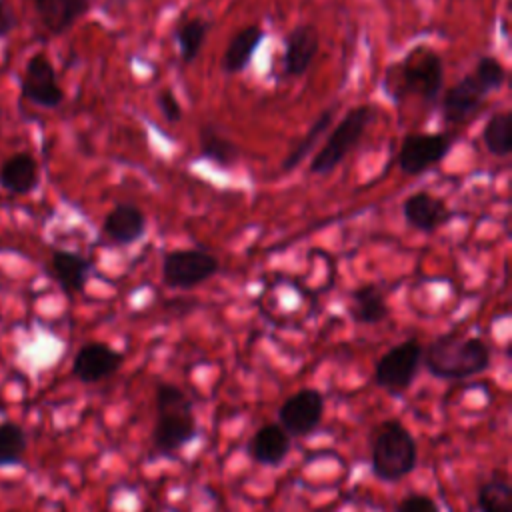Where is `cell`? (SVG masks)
Segmentation results:
<instances>
[{
    "instance_id": "22",
    "label": "cell",
    "mask_w": 512,
    "mask_h": 512,
    "mask_svg": "<svg viewBox=\"0 0 512 512\" xmlns=\"http://www.w3.org/2000/svg\"><path fill=\"white\" fill-rule=\"evenodd\" d=\"M198 142H200V154L222 168L234 166L240 158L238 146L208 122L200 126Z\"/></svg>"
},
{
    "instance_id": "12",
    "label": "cell",
    "mask_w": 512,
    "mask_h": 512,
    "mask_svg": "<svg viewBox=\"0 0 512 512\" xmlns=\"http://www.w3.org/2000/svg\"><path fill=\"white\" fill-rule=\"evenodd\" d=\"M122 362L124 354L106 342H88L76 352L72 360V374L84 384H94L112 376Z\"/></svg>"
},
{
    "instance_id": "15",
    "label": "cell",
    "mask_w": 512,
    "mask_h": 512,
    "mask_svg": "<svg viewBox=\"0 0 512 512\" xmlns=\"http://www.w3.org/2000/svg\"><path fill=\"white\" fill-rule=\"evenodd\" d=\"M102 230L118 246L134 244L146 234V214L132 202H120L106 214Z\"/></svg>"
},
{
    "instance_id": "7",
    "label": "cell",
    "mask_w": 512,
    "mask_h": 512,
    "mask_svg": "<svg viewBox=\"0 0 512 512\" xmlns=\"http://www.w3.org/2000/svg\"><path fill=\"white\" fill-rule=\"evenodd\" d=\"M422 362V344L416 338H408L392 346L376 364L374 380L386 392L400 396L412 384Z\"/></svg>"
},
{
    "instance_id": "11",
    "label": "cell",
    "mask_w": 512,
    "mask_h": 512,
    "mask_svg": "<svg viewBox=\"0 0 512 512\" xmlns=\"http://www.w3.org/2000/svg\"><path fill=\"white\" fill-rule=\"evenodd\" d=\"M22 94L42 108H56L62 102L64 92L56 80V70L44 54H34L28 60L22 76Z\"/></svg>"
},
{
    "instance_id": "8",
    "label": "cell",
    "mask_w": 512,
    "mask_h": 512,
    "mask_svg": "<svg viewBox=\"0 0 512 512\" xmlns=\"http://www.w3.org/2000/svg\"><path fill=\"white\" fill-rule=\"evenodd\" d=\"M454 136L446 132H416L404 136L398 152V166L404 174L416 176L440 164L452 150Z\"/></svg>"
},
{
    "instance_id": "6",
    "label": "cell",
    "mask_w": 512,
    "mask_h": 512,
    "mask_svg": "<svg viewBox=\"0 0 512 512\" xmlns=\"http://www.w3.org/2000/svg\"><path fill=\"white\" fill-rule=\"evenodd\" d=\"M220 270V262L214 254L202 248L172 250L162 260V280L170 288L188 290L204 284Z\"/></svg>"
},
{
    "instance_id": "25",
    "label": "cell",
    "mask_w": 512,
    "mask_h": 512,
    "mask_svg": "<svg viewBox=\"0 0 512 512\" xmlns=\"http://www.w3.org/2000/svg\"><path fill=\"white\" fill-rule=\"evenodd\" d=\"M482 142L492 156L506 158L512 152V116L510 112L492 114L482 130Z\"/></svg>"
},
{
    "instance_id": "5",
    "label": "cell",
    "mask_w": 512,
    "mask_h": 512,
    "mask_svg": "<svg viewBox=\"0 0 512 512\" xmlns=\"http://www.w3.org/2000/svg\"><path fill=\"white\" fill-rule=\"evenodd\" d=\"M400 96L416 94L424 104H434L444 88V62L428 46L412 48L400 62Z\"/></svg>"
},
{
    "instance_id": "19",
    "label": "cell",
    "mask_w": 512,
    "mask_h": 512,
    "mask_svg": "<svg viewBox=\"0 0 512 512\" xmlns=\"http://www.w3.org/2000/svg\"><path fill=\"white\" fill-rule=\"evenodd\" d=\"M34 6L42 24L50 32L62 34L90 10V0H34Z\"/></svg>"
},
{
    "instance_id": "1",
    "label": "cell",
    "mask_w": 512,
    "mask_h": 512,
    "mask_svg": "<svg viewBox=\"0 0 512 512\" xmlns=\"http://www.w3.org/2000/svg\"><path fill=\"white\" fill-rule=\"evenodd\" d=\"M424 368L440 380H464L490 366V348L478 336L442 334L422 348Z\"/></svg>"
},
{
    "instance_id": "29",
    "label": "cell",
    "mask_w": 512,
    "mask_h": 512,
    "mask_svg": "<svg viewBox=\"0 0 512 512\" xmlns=\"http://www.w3.org/2000/svg\"><path fill=\"white\" fill-rule=\"evenodd\" d=\"M156 104H158V110L162 112V116L174 124V122H180L182 120V106L178 102V98L172 94V90H160L158 96H156Z\"/></svg>"
},
{
    "instance_id": "20",
    "label": "cell",
    "mask_w": 512,
    "mask_h": 512,
    "mask_svg": "<svg viewBox=\"0 0 512 512\" xmlns=\"http://www.w3.org/2000/svg\"><path fill=\"white\" fill-rule=\"evenodd\" d=\"M388 302L378 284H362L350 292V316L358 324H380L388 318Z\"/></svg>"
},
{
    "instance_id": "3",
    "label": "cell",
    "mask_w": 512,
    "mask_h": 512,
    "mask_svg": "<svg viewBox=\"0 0 512 512\" xmlns=\"http://www.w3.org/2000/svg\"><path fill=\"white\" fill-rule=\"evenodd\" d=\"M418 462V446L412 432L400 420H384L374 434L370 464L382 482H396L408 476Z\"/></svg>"
},
{
    "instance_id": "27",
    "label": "cell",
    "mask_w": 512,
    "mask_h": 512,
    "mask_svg": "<svg viewBox=\"0 0 512 512\" xmlns=\"http://www.w3.org/2000/svg\"><path fill=\"white\" fill-rule=\"evenodd\" d=\"M26 450L24 430L14 422L0 424V466L16 464L22 460Z\"/></svg>"
},
{
    "instance_id": "14",
    "label": "cell",
    "mask_w": 512,
    "mask_h": 512,
    "mask_svg": "<svg viewBox=\"0 0 512 512\" xmlns=\"http://www.w3.org/2000/svg\"><path fill=\"white\" fill-rule=\"evenodd\" d=\"M402 216L410 228L418 232H434L452 218V210L442 198L418 190L402 202Z\"/></svg>"
},
{
    "instance_id": "18",
    "label": "cell",
    "mask_w": 512,
    "mask_h": 512,
    "mask_svg": "<svg viewBox=\"0 0 512 512\" xmlns=\"http://www.w3.org/2000/svg\"><path fill=\"white\" fill-rule=\"evenodd\" d=\"M50 272L66 294L82 292L90 274V262L68 250H56L50 256Z\"/></svg>"
},
{
    "instance_id": "28",
    "label": "cell",
    "mask_w": 512,
    "mask_h": 512,
    "mask_svg": "<svg viewBox=\"0 0 512 512\" xmlns=\"http://www.w3.org/2000/svg\"><path fill=\"white\" fill-rule=\"evenodd\" d=\"M472 74H474L490 92L502 88L504 82H506V68H504V64H502L498 58H494V56H480L478 62H476V66H474V70H472Z\"/></svg>"
},
{
    "instance_id": "31",
    "label": "cell",
    "mask_w": 512,
    "mask_h": 512,
    "mask_svg": "<svg viewBox=\"0 0 512 512\" xmlns=\"http://www.w3.org/2000/svg\"><path fill=\"white\" fill-rule=\"evenodd\" d=\"M14 24H16V20H14L12 10L0 0V38L6 36L8 32H12Z\"/></svg>"
},
{
    "instance_id": "10",
    "label": "cell",
    "mask_w": 512,
    "mask_h": 512,
    "mask_svg": "<svg viewBox=\"0 0 512 512\" xmlns=\"http://www.w3.org/2000/svg\"><path fill=\"white\" fill-rule=\"evenodd\" d=\"M490 90L470 72L454 82L442 96V120L448 126L468 122L484 104Z\"/></svg>"
},
{
    "instance_id": "16",
    "label": "cell",
    "mask_w": 512,
    "mask_h": 512,
    "mask_svg": "<svg viewBox=\"0 0 512 512\" xmlns=\"http://www.w3.org/2000/svg\"><path fill=\"white\" fill-rule=\"evenodd\" d=\"M246 450L254 462L278 466L290 452V436L280 424H264L252 434Z\"/></svg>"
},
{
    "instance_id": "26",
    "label": "cell",
    "mask_w": 512,
    "mask_h": 512,
    "mask_svg": "<svg viewBox=\"0 0 512 512\" xmlns=\"http://www.w3.org/2000/svg\"><path fill=\"white\" fill-rule=\"evenodd\" d=\"M208 20L196 16V18H188L184 20L176 32H174V40L178 44V50H180V58L184 64H190L196 60V56L200 54L202 50V44H204V38L208 34Z\"/></svg>"
},
{
    "instance_id": "24",
    "label": "cell",
    "mask_w": 512,
    "mask_h": 512,
    "mask_svg": "<svg viewBox=\"0 0 512 512\" xmlns=\"http://www.w3.org/2000/svg\"><path fill=\"white\" fill-rule=\"evenodd\" d=\"M334 114H336V104L324 108V110L316 116V120L312 122V126L306 130V134H304V136L298 140V144L284 156L282 166H280L284 172L294 170V168L316 148L318 140H320V138L324 136V132L330 128V124H332V120H334Z\"/></svg>"
},
{
    "instance_id": "23",
    "label": "cell",
    "mask_w": 512,
    "mask_h": 512,
    "mask_svg": "<svg viewBox=\"0 0 512 512\" xmlns=\"http://www.w3.org/2000/svg\"><path fill=\"white\" fill-rule=\"evenodd\" d=\"M476 504L480 512H512V486L504 472H492L478 486Z\"/></svg>"
},
{
    "instance_id": "4",
    "label": "cell",
    "mask_w": 512,
    "mask_h": 512,
    "mask_svg": "<svg viewBox=\"0 0 512 512\" xmlns=\"http://www.w3.org/2000/svg\"><path fill=\"white\" fill-rule=\"evenodd\" d=\"M374 106L372 104H360L356 108H350L336 128L328 134L322 148L314 154L310 162V174H330L334 172L342 160L348 156V152L360 142L366 128L374 120Z\"/></svg>"
},
{
    "instance_id": "30",
    "label": "cell",
    "mask_w": 512,
    "mask_h": 512,
    "mask_svg": "<svg viewBox=\"0 0 512 512\" xmlns=\"http://www.w3.org/2000/svg\"><path fill=\"white\" fill-rule=\"evenodd\" d=\"M396 512H440L436 500L426 494H410L398 502Z\"/></svg>"
},
{
    "instance_id": "9",
    "label": "cell",
    "mask_w": 512,
    "mask_h": 512,
    "mask_svg": "<svg viewBox=\"0 0 512 512\" xmlns=\"http://www.w3.org/2000/svg\"><path fill=\"white\" fill-rule=\"evenodd\" d=\"M324 416V394L316 388H302L288 396L280 410V426L288 436H306L318 428Z\"/></svg>"
},
{
    "instance_id": "2",
    "label": "cell",
    "mask_w": 512,
    "mask_h": 512,
    "mask_svg": "<svg viewBox=\"0 0 512 512\" xmlns=\"http://www.w3.org/2000/svg\"><path fill=\"white\" fill-rule=\"evenodd\" d=\"M198 436V424L192 414V400L174 384L156 386V426L154 446L162 454H172Z\"/></svg>"
},
{
    "instance_id": "21",
    "label": "cell",
    "mask_w": 512,
    "mask_h": 512,
    "mask_svg": "<svg viewBox=\"0 0 512 512\" xmlns=\"http://www.w3.org/2000/svg\"><path fill=\"white\" fill-rule=\"evenodd\" d=\"M0 184L14 194H28L38 184V164L30 154H14L0 168Z\"/></svg>"
},
{
    "instance_id": "13",
    "label": "cell",
    "mask_w": 512,
    "mask_h": 512,
    "mask_svg": "<svg viewBox=\"0 0 512 512\" xmlns=\"http://www.w3.org/2000/svg\"><path fill=\"white\" fill-rule=\"evenodd\" d=\"M320 48L318 30L312 24H298L284 38L282 52V72L284 76L298 78L304 76L314 62Z\"/></svg>"
},
{
    "instance_id": "17",
    "label": "cell",
    "mask_w": 512,
    "mask_h": 512,
    "mask_svg": "<svg viewBox=\"0 0 512 512\" xmlns=\"http://www.w3.org/2000/svg\"><path fill=\"white\" fill-rule=\"evenodd\" d=\"M262 40H264V28L260 24H248L240 28L228 40V46L222 54V72L232 76L246 70Z\"/></svg>"
}]
</instances>
